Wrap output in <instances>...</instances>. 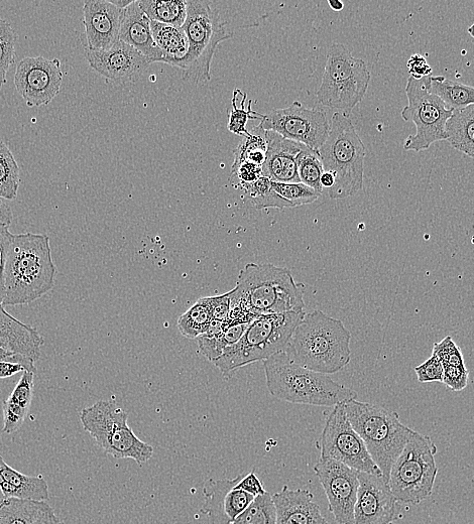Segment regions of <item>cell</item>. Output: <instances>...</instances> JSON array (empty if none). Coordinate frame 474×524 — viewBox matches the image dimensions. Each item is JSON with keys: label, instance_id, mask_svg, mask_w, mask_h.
<instances>
[{"label": "cell", "instance_id": "6da1fadb", "mask_svg": "<svg viewBox=\"0 0 474 524\" xmlns=\"http://www.w3.org/2000/svg\"><path fill=\"white\" fill-rule=\"evenodd\" d=\"M304 286L290 270L272 264H248L230 291L227 322L252 323L261 316L304 312Z\"/></svg>", "mask_w": 474, "mask_h": 524}, {"label": "cell", "instance_id": "7a4b0ae2", "mask_svg": "<svg viewBox=\"0 0 474 524\" xmlns=\"http://www.w3.org/2000/svg\"><path fill=\"white\" fill-rule=\"evenodd\" d=\"M56 277L49 236L14 234L4 269L3 306H23L43 298L54 289Z\"/></svg>", "mask_w": 474, "mask_h": 524}, {"label": "cell", "instance_id": "3957f363", "mask_svg": "<svg viewBox=\"0 0 474 524\" xmlns=\"http://www.w3.org/2000/svg\"><path fill=\"white\" fill-rule=\"evenodd\" d=\"M350 341L342 321L316 310L304 315L283 351L294 363L329 375L350 363Z\"/></svg>", "mask_w": 474, "mask_h": 524}, {"label": "cell", "instance_id": "277c9868", "mask_svg": "<svg viewBox=\"0 0 474 524\" xmlns=\"http://www.w3.org/2000/svg\"><path fill=\"white\" fill-rule=\"evenodd\" d=\"M264 368L271 395L288 403L335 407L359 396L328 375L294 363L284 351L265 360Z\"/></svg>", "mask_w": 474, "mask_h": 524}, {"label": "cell", "instance_id": "5b68a950", "mask_svg": "<svg viewBox=\"0 0 474 524\" xmlns=\"http://www.w3.org/2000/svg\"><path fill=\"white\" fill-rule=\"evenodd\" d=\"M318 152L324 172L335 178L329 198L346 199L363 189L367 149L347 115L333 114L328 138Z\"/></svg>", "mask_w": 474, "mask_h": 524}, {"label": "cell", "instance_id": "8992f818", "mask_svg": "<svg viewBox=\"0 0 474 524\" xmlns=\"http://www.w3.org/2000/svg\"><path fill=\"white\" fill-rule=\"evenodd\" d=\"M344 408L353 430L363 439L389 484L392 467L415 431L402 424L396 412L379 405L351 400Z\"/></svg>", "mask_w": 474, "mask_h": 524}, {"label": "cell", "instance_id": "52a82bcc", "mask_svg": "<svg viewBox=\"0 0 474 524\" xmlns=\"http://www.w3.org/2000/svg\"><path fill=\"white\" fill-rule=\"evenodd\" d=\"M305 313L261 316L254 320L239 342L229 347L212 364L229 378L236 370L265 361L283 351Z\"/></svg>", "mask_w": 474, "mask_h": 524}, {"label": "cell", "instance_id": "ba28073f", "mask_svg": "<svg viewBox=\"0 0 474 524\" xmlns=\"http://www.w3.org/2000/svg\"><path fill=\"white\" fill-rule=\"evenodd\" d=\"M188 43V53L176 67L182 71V79L194 85L211 80V64L218 46L232 38L219 13L206 0L187 2V19L182 27Z\"/></svg>", "mask_w": 474, "mask_h": 524}, {"label": "cell", "instance_id": "9c48e42d", "mask_svg": "<svg viewBox=\"0 0 474 524\" xmlns=\"http://www.w3.org/2000/svg\"><path fill=\"white\" fill-rule=\"evenodd\" d=\"M128 420V413L109 401L97 402L80 413L83 429L105 454L142 466L152 459L154 448L138 438Z\"/></svg>", "mask_w": 474, "mask_h": 524}, {"label": "cell", "instance_id": "30bf717a", "mask_svg": "<svg viewBox=\"0 0 474 524\" xmlns=\"http://www.w3.org/2000/svg\"><path fill=\"white\" fill-rule=\"evenodd\" d=\"M371 73L364 60L354 58L342 44L330 46L318 102L330 109L349 113L363 101L369 89Z\"/></svg>", "mask_w": 474, "mask_h": 524}, {"label": "cell", "instance_id": "8fae6325", "mask_svg": "<svg viewBox=\"0 0 474 524\" xmlns=\"http://www.w3.org/2000/svg\"><path fill=\"white\" fill-rule=\"evenodd\" d=\"M436 453L431 438L415 431L390 473L389 486L397 501L417 505L431 496L438 474Z\"/></svg>", "mask_w": 474, "mask_h": 524}, {"label": "cell", "instance_id": "7c38bea8", "mask_svg": "<svg viewBox=\"0 0 474 524\" xmlns=\"http://www.w3.org/2000/svg\"><path fill=\"white\" fill-rule=\"evenodd\" d=\"M406 94L408 105L402 110V118L413 122L416 135L404 143L405 151L422 152L433 144L447 141L446 124L454 109L448 108L443 100L430 92V76L417 80L409 77Z\"/></svg>", "mask_w": 474, "mask_h": 524}, {"label": "cell", "instance_id": "4fadbf2b", "mask_svg": "<svg viewBox=\"0 0 474 524\" xmlns=\"http://www.w3.org/2000/svg\"><path fill=\"white\" fill-rule=\"evenodd\" d=\"M344 404L335 406L326 420L319 440L320 458L333 459L359 472L383 477L365 442L349 423Z\"/></svg>", "mask_w": 474, "mask_h": 524}, {"label": "cell", "instance_id": "5bb4252c", "mask_svg": "<svg viewBox=\"0 0 474 524\" xmlns=\"http://www.w3.org/2000/svg\"><path fill=\"white\" fill-rule=\"evenodd\" d=\"M259 126L316 152L326 142L330 130L325 112L306 108L298 101L264 114Z\"/></svg>", "mask_w": 474, "mask_h": 524}, {"label": "cell", "instance_id": "9a60e30c", "mask_svg": "<svg viewBox=\"0 0 474 524\" xmlns=\"http://www.w3.org/2000/svg\"><path fill=\"white\" fill-rule=\"evenodd\" d=\"M314 471L335 521L338 524H352L360 488V472L329 458H320Z\"/></svg>", "mask_w": 474, "mask_h": 524}, {"label": "cell", "instance_id": "2e32d148", "mask_svg": "<svg viewBox=\"0 0 474 524\" xmlns=\"http://www.w3.org/2000/svg\"><path fill=\"white\" fill-rule=\"evenodd\" d=\"M59 59L27 57L18 63L15 86L29 107L51 103L60 93L63 81Z\"/></svg>", "mask_w": 474, "mask_h": 524}, {"label": "cell", "instance_id": "e0dca14e", "mask_svg": "<svg viewBox=\"0 0 474 524\" xmlns=\"http://www.w3.org/2000/svg\"><path fill=\"white\" fill-rule=\"evenodd\" d=\"M84 54L95 72L118 84L138 81L152 64L139 51L122 41L106 51L85 48Z\"/></svg>", "mask_w": 474, "mask_h": 524}, {"label": "cell", "instance_id": "ac0fdd59", "mask_svg": "<svg viewBox=\"0 0 474 524\" xmlns=\"http://www.w3.org/2000/svg\"><path fill=\"white\" fill-rule=\"evenodd\" d=\"M360 488L352 524H390L396 516V498L383 477L360 472Z\"/></svg>", "mask_w": 474, "mask_h": 524}, {"label": "cell", "instance_id": "d6986e66", "mask_svg": "<svg viewBox=\"0 0 474 524\" xmlns=\"http://www.w3.org/2000/svg\"><path fill=\"white\" fill-rule=\"evenodd\" d=\"M241 478L239 475L233 479L206 482L201 512L209 517L211 524H232L255 500V496L234 488Z\"/></svg>", "mask_w": 474, "mask_h": 524}, {"label": "cell", "instance_id": "ffe728a7", "mask_svg": "<svg viewBox=\"0 0 474 524\" xmlns=\"http://www.w3.org/2000/svg\"><path fill=\"white\" fill-rule=\"evenodd\" d=\"M123 13L106 0H86L83 7L86 48L106 51L120 41Z\"/></svg>", "mask_w": 474, "mask_h": 524}, {"label": "cell", "instance_id": "44dd1931", "mask_svg": "<svg viewBox=\"0 0 474 524\" xmlns=\"http://www.w3.org/2000/svg\"><path fill=\"white\" fill-rule=\"evenodd\" d=\"M265 135L268 153L263 166V177L276 183H301L297 159L305 146L287 140L274 131H266Z\"/></svg>", "mask_w": 474, "mask_h": 524}, {"label": "cell", "instance_id": "7402d4cb", "mask_svg": "<svg viewBox=\"0 0 474 524\" xmlns=\"http://www.w3.org/2000/svg\"><path fill=\"white\" fill-rule=\"evenodd\" d=\"M273 500L277 524H328L309 490H292L285 485Z\"/></svg>", "mask_w": 474, "mask_h": 524}, {"label": "cell", "instance_id": "603a6c76", "mask_svg": "<svg viewBox=\"0 0 474 524\" xmlns=\"http://www.w3.org/2000/svg\"><path fill=\"white\" fill-rule=\"evenodd\" d=\"M44 337L39 331L10 315L0 305V348L21 354L35 363L41 358Z\"/></svg>", "mask_w": 474, "mask_h": 524}, {"label": "cell", "instance_id": "cb8c5ba5", "mask_svg": "<svg viewBox=\"0 0 474 524\" xmlns=\"http://www.w3.org/2000/svg\"><path fill=\"white\" fill-rule=\"evenodd\" d=\"M120 41L135 48L152 64L165 62V56L154 40L151 21L139 2H134L124 10Z\"/></svg>", "mask_w": 474, "mask_h": 524}, {"label": "cell", "instance_id": "d4e9b609", "mask_svg": "<svg viewBox=\"0 0 474 524\" xmlns=\"http://www.w3.org/2000/svg\"><path fill=\"white\" fill-rule=\"evenodd\" d=\"M0 524H62L47 501L5 498L0 502Z\"/></svg>", "mask_w": 474, "mask_h": 524}, {"label": "cell", "instance_id": "484cf974", "mask_svg": "<svg viewBox=\"0 0 474 524\" xmlns=\"http://www.w3.org/2000/svg\"><path fill=\"white\" fill-rule=\"evenodd\" d=\"M0 491L4 497L47 501L49 486L42 477H32L15 470L0 456Z\"/></svg>", "mask_w": 474, "mask_h": 524}, {"label": "cell", "instance_id": "4316f807", "mask_svg": "<svg viewBox=\"0 0 474 524\" xmlns=\"http://www.w3.org/2000/svg\"><path fill=\"white\" fill-rule=\"evenodd\" d=\"M34 378V372H23L12 395L4 403L3 433L14 434L18 432L25 423L33 403Z\"/></svg>", "mask_w": 474, "mask_h": 524}, {"label": "cell", "instance_id": "83f0119b", "mask_svg": "<svg viewBox=\"0 0 474 524\" xmlns=\"http://www.w3.org/2000/svg\"><path fill=\"white\" fill-rule=\"evenodd\" d=\"M251 323H222L213 320L208 331L200 336L198 346L211 363L229 347L241 340Z\"/></svg>", "mask_w": 474, "mask_h": 524}, {"label": "cell", "instance_id": "f1b7e54d", "mask_svg": "<svg viewBox=\"0 0 474 524\" xmlns=\"http://www.w3.org/2000/svg\"><path fill=\"white\" fill-rule=\"evenodd\" d=\"M446 133L452 148L474 160V105L454 110Z\"/></svg>", "mask_w": 474, "mask_h": 524}, {"label": "cell", "instance_id": "f546056e", "mask_svg": "<svg viewBox=\"0 0 474 524\" xmlns=\"http://www.w3.org/2000/svg\"><path fill=\"white\" fill-rule=\"evenodd\" d=\"M154 40L165 56L164 64L176 67L188 53L189 43L182 28L152 22Z\"/></svg>", "mask_w": 474, "mask_h": 524}, {"label": "cell", "instance_id": "4dcf8cb0", "mask_svg": "<svg viewBox=\"0 0 474 524\" xmlns=\"http://www.w3.org/2000/svg\"><path fill=\"white\" fill-rule=\"evenodd\" d=\"M139 5L152 22L182 28L187 19V0H141Z\"/></svg>", "mask_w": 474, "mask_h": 524}, {"label": "cell", "instance_id": "1f68e13d", "mask_svg": "<svg viewBox=\"0 0 474 524\" xmlns=\"http://www.w3.org/2000/svg\"><path fill=\"white\" fill-rule=\"evenodd\" d=\"M430 92L454 110L474 105V87L448 80L444 76H430Z\"/></svg>", "mask_w": 474, "mask_h": 524}, {"label": "cell", "instance_id": "d6a6232c", "mask_svg": "<svg viewBox=\"0 0 474 524\" xmlns=\"http://www.w3.org/2000/svg\"><path fill=\"white\" fill-rule=\"evenodd\" d=\"M213 320V309L208 297L200 299L181 315L177 326L185 338L193 340L205 334Z\"/></svg>", "mask_w": 474, "mask_h": 524}, {"label": "cell", "instance_id": "836d02e7", "mask_svg": "<svg viewBox=\"0 0 474 524\" xmlns=\"http://www.w3.org/2000/svg\"><path fill=\"white\" fill-rule=\"evenodd\" d=\"M239 189L245 193L246 201L251 202L257 210L294 208L274 190L269 178L262 177L253 184L240 185Z\"/></svg>", "mask_w": 474, "mask_h": 524}, {"label": "cell", "instance_id": "e575fe53", "mask_svg": "<svg viewBox=\"0 0 474 524\" xmlns=\"http://www.w3.org/2000/svg\"><path fill=\"white\" fill-rule=\"evenodd\" d=\"M266 131L259 125L250 131V136L245 137L243 142L234 151V163L232 169L243 163H252L263 167L267 160L268 144Z\"/></svg>", "mask_w": 474, "mask_h": 524}, {"label": "cell", "instance_id": "d590c367", "mask_svg": "<svg viewBox=\"0 0 474 524\" xmlns=\"http://www.w3.org/2000/svg\"><path fill=\"white\" fill-rule=\"evenodd\" d=\"M20 167L9 146L0 139V198L14 201L20 188Z\"/></svg>", "mask_w": 474, "mask_h": 524}, {"label": "cell", "instance_id": "8d00e7d4", "mask_svg": "<svg viewBox=\"0 0 474 524\" xmlns=\"http://www.w3.org/2000/svg\"><path fill=\"white\" fill-rule=\"evenodd\" d=\"M232 524H277V511L270 493L257 496Z\"/></svg>", "mask_w": 474, "mask_h": 524}, {"label": "cell", "instance_id": "74e56055", "mask_svg": "<svg viewBox=\"0 0 474 524\" xmlns=\"http://www.w3.org/2000/svg\"><path fill=\"white\" fill-rule=\"evenodd\" d=\"M247 93H243L242 102L240 105H237V99H239V95H237L236 89L233 92L232 97V110L228 113V124L227 128L235 136H241V137H247L250 136V131L247 128V124L250 119L253 120H262L263 115L261 113H258L256 111H253L252 109V103L251 100L249 103L248 109H246V100H247Z\"/></svg>", "mask_w": 474, "mask_h": 524}, {"label": "cell", "instance_id": "f35d334b", "mask_svg": "<svg viewBox=\"0 0 474 524\" xmlns=\"http://www.w3.org/2000/svg\"><path fill=\"white\" fill-rule=\"evenodd\" d=\"M297 167L301 183L322 194L323 189L320 184V179L324 173V169L319 152L313 151L305 146L298 156Z\"/></svg>", "mask_w": 474, "mask_h": 524}, {"label": "cell", "instance_id": "ab89813d", "mask_svg": "<svg viewBox=\"0 0 474 524\" xmlns=\"http://www.w3.org/2000/svg\"><path fill=\"white\" fill-rule=\"evenodd\" d=\"M17 39L12 26L0 17V89L7 83V75L15 64Z\"/></svg>", "mask_w": 474, "mask_h": 524}, {"label": "cell", "instance_id": "60d3db41", "mask_svg": "<svg viewBox=\"0 0 474 524\" xmlns=\"http://www.w3.org/2000/svg\"><path fill=\"white\" fill-rule=\"evenodd\" d=\"M274 190L294 208L312 204L321 196L319 192L303 183L272 182Z\"/></svg>", "mask_w": 474, "mask_h": 524}, {"label": "cell", "instance_id": "b9f144b4", "mask_svg": "<svg viewBox=\"0 0 474 524\" xmlns=\"http://www.w3.org/2000/svg\"><path fill=\"white\" fill-rule=\"evenodd\" d=\"M432 353L441 360L443 365L465 366L463 353L451 336H447L440 342L435 343Z\"/></svg>", "mask_w": 474, "mask_h": 524}, {"label": "cell", "instance_id": "7bdbcfd3", "mask_svg": "<svg viewBox=\"0 0 474 524\" xmlns=\"http://www.w3.org/2000/svg\"><path fill=\"white\" fill-rule=\"evenodd\" d=\"M415 372L421 383L442 382L444 367L441 360L432 353L429 359L415 367Z\"/></svg>", "mask_w": 474, "mask_h": 524}, {"label": "cell", "instance_id": "ee69618b", "mask_svg": "<svg viewBox=\"0 0 474 524\" xmlns=\"http://www.w3.org/2000/svg\"><path fill=\"white\" fill-rule=\"evenodd\" d=\"M444 376L442 383L452 391H462L467 387L469 371L466 366L443 365Z\"/></svg>", "mask_w": 474, "mask_h": 524}, {"label": "cell", "instance_id": "f6af8a7d", "mask_svg": "<svg viewBox=\"0 0 474 524\" xmlns=\"http://www.w3.org/2000/svg\"><path fill=\"white\" fill-rule=\"evenodd\" d=\"M234 176L237 182H239L237 186L253 184L263 177V167L246 162L231 170L229 179Z\"/></svg>", "mask_w": 474, "mask_h": 524}, {"label": "cell", "instance_id": "bcb514c9", "mask_svg": "<svg viewBox=\"0 0 474 524\" xmlns=\"http://www.w3.org/2000/svg\"><path fill=\"white\" fill-rule=\"evenodd\" d=\"M234 488L243 490L255 497L267 493L263 482L254 471L248 474H242L241 480Z\"/></svg>", "mask_w": 474, "mask_h": 524}, {"label": "cell", "instance_id": "7dc6e473", "mask_svg": "<svg viewBox=\"0 0 474 524\" xmlns=\"http://www.w3.org/2000/svg\"><path fill=\"white\" fill-rule=\"evenodd\" d=\"M215 321L226 323L230 313V292L217 297H209Z\"/></svg>", "mask_w": 474, "mask_h": 524}, {"label": "cell", "instance_id": "c3c4849f", "mask_svg": "<svg viewBox=\"0 0 474 524\" xmlns=\"http://www.w3.org/2000/svg\"><path fill=\"white\" fill-rule=\"evenodd\" d=\"M408 70L410 77L420 80L431 76L432 67L427 62L426 58L420 54L413 55L408 61Z\"/></svg>", "mask_w": 474, "mask_h": 524}, {"label": "cell", "instance_id": "681fc988", "mask_svg": "<svg viewBox=\"0 0 474 524\" xmlns=\"http://www.w3.org/2000/svg\"><path fill=\"white\" fill-rule=\"evenodd\" d=\"M0 361L22 364L26 366L29 371H32L34 373H36L37 371L35 362L33 360L21 354H16L14 352L8 351L4 348H0Z\"/></svg>", "mask_w": 474, "mask_h": 524}, {"label": "cell", "instance_id": "f907efd6", "mask_svg": "<svg viewBox=\"0 0 474 524\" xmlns=\"http://www.w3.org/2000/svg\"><path fill=\"white\" fill-rule=\"evenodd\" d=\"M25 371L29 370L26 366L22 364L0 361V379L10 378L20 372Z\"/></svg>", "mask_w": 474, "mask_h": 524}, {"label": "cell", "instance_id": "816d5d0a", "mask_svg": "<svg viewBox=\"0 0 474 524\" xmlns=\"http://www.w3.org/2000/svg\"><path fill=\"white\" fill-rule=\"evenodd\" d=\"M14 214L12 208L4 199L0 198V223L10 226L13 222Z\"/></svg>", "mask_w": 474, "mask_h": 524}, {"label": "cell", "instance_id": "f5cc1de1", "mask_svg": "<svg viewBox=\"0 0 474 524\" xmlns=\"http://www.w3.org/2000/svg\"><path fill=\"white\" fill-rule=\"evenodd\" d=\"M320 184H321V187L323 189V192L326 191H330L334 185H335V178L334 176L329 173V172H324L321 179H320Z\"/></svg>", "mask_w": 474, "mask_h": 524}, {"label": "cell", "instance_id": "db71d44e", "mask_svg": "<svg viewBox=\"0 0 474 524\" xmlns=\"http://www.w3.org/2000/svg\"><path fill=\"white\" fill-rule=\"evenodd\" d=\"M328 5L334 12H341L344 5L339 0H329Z\"/></svg>", "mask_w": 474, "mask_h": 524}, {"label": "cell", "instance_id": "11a10c76", "mask_svg": "<svg viewBox=\"0 0 474 524\" xmlns=\"http://www.w3.org/2000/svg\"><path fill=\"white\" fill-rule=\"evenodd\" d=\"M117 9L120 10H126L129 8L134 2H125V0H120V2H111Z\"/></svg>", "mask_w": 474, "mask_h": 524}, {"label": "cell", "instance_id": "9f6ffc18", "mask_svg": "<svg viewBox=\"0 0 474 524\" xmlns=\"http://www.w3.org/2000/svg\"><path fill=\"white\" fill-rule=\"evenodd\" d=\"M467 32L474 39V24L468 28Z\"/></svg>", "mask_w": 474, "mask_h": 524}]
</instances>
